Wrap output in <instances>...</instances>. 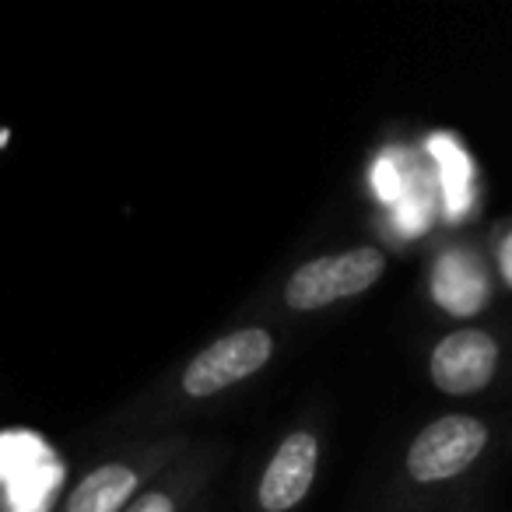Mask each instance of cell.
I'll use <instances>...</instances> for the list:
<instances>
[{"label":"cell","mask_w":512,"mask_h":512,"mask_svg":"<svg viewBox=\"0 0 512 512\" xmlns=\"http://www.w3.org/2000/svg\"><path fill=\"white\" fill-rule=\"evenodd\" d=\"M386 271V256L376 246H355L344 253L316 256L309 264L288 278L285 302L295 313H313V309H327L341 299H355V295L369 292Z\"/></svg>","instance_id":"1"},{"label":"cell","mask_w":512,"mask_h":512,"mask_svg":"<svg viewBox=\"0 0 512 512\" xmlns=\"http://www.w3.org/2000/svg\"><path fill=\"white\" fill-rule=\"evenodd\" d=\"M274 355V337L264 327H242L207 344L183 369V393L193 400L214 397L242 379L256 376Z\"/></svg>","instance_id":"2"},{"label":"cell","mask_w":512,"mask_h":512,"mask_svg":"<svg viewBox=\"0 0 512 512\" xmlns=\"http://www.w3.org/2000/svg\"><path fill=\"white\" fill-rule=\"evenodd\" d=\"M64 481V463L39 435H0V495L8 512H46Z\"/></svg>","instance_id":"3"},{"label":"cell","mask_w":512,"mask_h":512,"mask_svg":"<svg viewBox=\"0 0 512 512\" xmlns=\"http://www.w3.org/2000/svg\"><path fill=\"white\" fill-rule=\"evenodd\" d=\"M488 446V428L470 414H446L425 425L407 449V474L418 484H439L463 474Z\"/></svg>","instance_id":"4"},{"label":"cell","mask_w":512,"mask_h":512,"mask_svg":"<svg viewBox=\"0 0 512 512\" xmlns=\"http://www.w3.org/2000/svg\"><path fill=\"white\" fill-rule=\"evenodd\" d=\"M498 369V344L484 330H453L432 348L428 376L449 397H470L484 390Z\"/></svg>","instance_id":"5"},{"label":"cell","mask_w":512,"mask_h":512,"mask_svg":"<svg viewBox=\"0 0 512 512\" xmlns=\"http://www.w3.org/2000/svg\"><path fill=\"white\" fill-rule=\"evenodd\" d=\"M316 467H320V442L313 432H292L278 449H274L271 463L264 467L260 488H256V502L267 512H288L309 495L316 481Z\"/></svg>","instance_id":"6"},{"label":"cell","mask_w":512,"mask_h":512,"mask_svg":"<svg viewBox=\"0 0 512 512\" xmlns=\"http://www.w3.org/2000/svg\"><path fill=\"white\" fill-rule=\"evenodd\" d=\"M432 295L446 313L470 316L488 299V281L470 253H446L432 271Z\"/></svg>","instance_id":"7"},{"label":"cell","mask_w":512,"mask_h":512,"mask_svg":"<svg viewBox=\"0 0 512 512\" xmlns=\"http://www.w3.org/2000/svg\"><path fill=\"white\" fill-rule=\"evenodd\" d=\"M428 155L435 162V176H439L442 204H446L449 218H463L474 204V162L463 151V144L449 134L428 137Z\"/></svg>","instance_id":"8"},{"label":"cell","mask_w":512,"mask_h":512,"mask_svg":"<svg viewBox=\"0 0 512 512\" xmlns=\"http://www.w3.org/2000/svg\"><path fill=\"white\" fill-rule=\"evenodd\" d=\"M137 470L127 463H106L95 467L67 498V512H123L137 491Z\"/></svg>","instance_id":"9"},{"label":"cell","mask_w":512,"mask_h":512,"mask_svg":"<svg viewBox=\"0 0 512 512\" xmlns=\"http://www.w3.org/2000/svg\"><path fill=\"white\" fill-rule=\"evenodd\" d=\"M428 221H432V183H428L418 165L407 162L404 190H400L397 204H393V225H397L400 235L414 239V235L425 232Z\"/></svg>","instance_id":"10"},{"label":"cell","mask_w":512,"mask_h":512,"mask_svg":"<svg viewBox=\"0 0 512 512\" xmlns=\"http://www.w3.org/2000/svg\"><path fill=\"white\" fill-rule=\"evenodd\" d=\"M407 162H411V158L393 148H386L383 155L376 158V165H372V190H376V197L383 200V204H397L400 190H404V179H407Z\"/></svg>","instance_id":"11"},{"label":"cell","mask_w":512,"mask_h":512,"mask_svg":"<svg viewBox=\"0 0 512 512\" xmlns=\"http://www.w3.org/2000/svg\"><path fill=\"white\" fill-rule=\"evenodd\" d=\"M123 512H176V502H172L165 491H144V495L134 498Z\"/></svg>","instance_id":"12"},{"label":"cell","mask_w":512,"mask_h":512,"mask_svg":"<svg viewBox=\"0 0 512 512\" xmlns=\"http://www.w3.org/2000/svg\"><path fill=\"white\" fill-rule=\"evenodd\" d=\"M502 271H505V278L512 281V235L505 239V246H502Z\"/></svg>","instance_id":"13"}]
</instances>
